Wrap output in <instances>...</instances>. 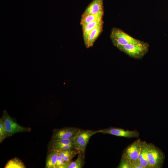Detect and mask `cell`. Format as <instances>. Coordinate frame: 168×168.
<instances>
[{
    "mask_svg": "<svg viewBox=\"0 0 168 168\" xmlns=\"http://www.w3.org/2000/svg\"><path fill=\"white\" fill-rule=\"evenodd\" d=\"M117 47L120 51L131 58L141 59L148 52L149 45L147 43L142 41L138 44L119 45Z\"/></svg>",
    "mask_w": 168,
    "mask_h": 168,
    "instance_id": "obj_1",
    "label": "cell"
},
{
    "mask_svg": "<svg viewBox=\"0 0 168 168\" xmlns=\"http://www.w3.org/2000/svg\"><path fill=\"white\" fill-rule=\"evenodd\" d=\"M147 158L150 168L162 167L165 158L163 152L152 143L147 144Z\"/></svg>",
    "mask_w": 168,
    "mask_h": 168,
    "instance_id": "obj_2",
    "label": "cell"
},
{
    "mask_svg": "<svg viewBox=\"0 0 168 168\" xmlns=\"http://www.w3.org/2000/svg\"><path fill=\"white\" fill-rule=\"evenodd\" d=\"M110 37L113 44L116 47L128 44H138L142 41L117 28L112 29Z\"/></svg>",
    "mask_w": 168,
    "mask_h": 168,
    "instance_id": "obj_3",
    "label": "cell"
},
{
    "mask_svg": "<svg viewBox=\"0 0 168 168\" xmlns=\"http://www.w3.org/2000/svg\"><path fill=\"white\" fill-rule=\"evenodd\" d=\"M4 122L6 133L8 137L16 133L30 132L31 129L29 127L22 126L18 124L14 118L12 117L6 110H4L2 118Z\"/></svg>",
    "mask_w": 168,
    "mask_h": 168,
    "instance_id": "obj_4",
    "label": "cell"
},
{
    "mask_svg": "<svg viewBox=\"0 0 168 168\" xmlns=\"http://www.w3.org/2000/svg\"><path fill=\"white\" fill-rule=\"evenodd\" d=\"M80 129L73 127H65L53 130L51 140L68 139L75 137Z\"/></svg>",
    "mask_w": 168,
    "mask_h": 168,
    "instance_id": "obj_5",
    "label": "cell"
},
{
    "mask_svg": "<svg viewBox=\"0 0 168 168\" xmlns=\"http://www.w3.org/2000/svg\"><path fill=\"white\" fill-rule=\"evenodd\" d=\"M141 141L138 139L128 146L124 150L122 155L128 159L130 161H138L141 151Z\"/></svg>",
    "mask_w": 168,
    "mask_h": 168,
    "instance_id": "obj_6",
    "label": "cell"
},
{
    "mask_svg": "<svg viewBox=\"0 0 168 168\" xmlns=\"http://www.w3.org/2000/svg\"><path fill=\"white\" fill-rule=\"evenodd\" d=\"M101 133L108 134L118 137L128 138H138L140 135L139 132L136 130L129 131L122 128L111 127L102 130Z\"/></svg>",
    "mask_w": 168,
    "mask_h": 168,
    "instance_id": "obj_7",
    "label": "cell"
},
{
    "mask_svg": "<svg viewBox=\"0 0 168 168\" xmlns=\"http://www.w3.org/2000/svg\"><path fill=\"white\" fill-rule=\"evenodd\" d=\"M103 9V0H93L87 7L82 16L104 12Z\"/></svg>",
    "mask_w": 168,
    "mask_h": 168,
    "instance_id": "obj_8",
    "label": "cell"
},
{
    "mask_svg": "<svg viewBox=\"0 0 168 168\" xmlns=\"http://www.w3.org/2000/svg\"><path fill=\"white\" fill-rule=\"evenodd\" d=\"M101 132L102 130L93 131L80 129L74 138V144L75 149L77 151L80 144L86 137L89 136H92L95 134L101 133Z\"/></svg>",
    "mask_w": 168,
    "mask_h": 168,
    "instance_id": "obj_9",
    "label": "cell"
},
{
    "mask_svg": "<svg viewBox=\"0 0 168 168\" xmlns=\"http://www.w3.org/2000/svg\"><path fill=\"white\" fill-rule=\"evenodd\" d=\"M74 137L68 139L51 140L48 144V150H60L64 146L74 143Z\"/></svg>",
    "mask_w": 168,
    "mask_h": 168,
    "instance_id": "obj_10",
    "label": "cell"
},
{
    "mask_svg": "<svg viewBox=\"0 0 168 168\" xmlns=\"http://www.w3.org/2000/svg\"><path fill=\"white\" fill-rule=\"evenodd\" d=\"M141 151L138 157V162L144 168H150L147 158V143L141 141Z\"/></svg>",
    "mask_w": 168,
    "mask_h": 168,
    "instance_id": "obj_11",
    "label": "cell"
},
{
    "mask_svg": "<svg viewBox=\"0 0 168 168\" xmlns=\"http://www.w3.org/2000/svg\"><path fill=\"white\" fill-rule=\"evenodd\" d=\"M103 23L100 24L94 28L90 33L87 43L85 45L87 48L93 46L96 39L103 30Z\"/></svg>",
    "mask_w": 168,
    "mask_h": 168,
    "instance_id": "obj_12",
    "label": "cell"
},
{
    "mask_svg": "<svg viewBox=\"0 0 168 168\" xmlns=\"http://www.w3.org/2000/svg\"><path fill=\"white\" fill-rule=\"evenodd\" d=\"M103 15L104 12H102L96 14L82 16L80 24L82 28L90 23L102 19Z\"/></svg>",
    "mask_w": 168,
    "mask_h": 168,
    "instance_id": "obj_13",
    "label": "cell"
},
{
    "mask_svg": "<svg viewBox=\"0 0 168 168\" xmlns=\"http://www.w3.org/2000/svg\"><path fill=\"white\" fill-rule=\"evenodd\" d=\"M46 160V168H56L58 152V150H48Z\"/></svg>",
    "mask_w": 168,
    "mask_h": 168,
    "instance_id": "obj_14",
    "label": "cell"
},
{
    "mask_svg": "<svg viewBox=\"0 0 168 168\" xmlns=\"http://www.w3.org/2000/svg\"><path fill=\"white\" fill-rule=\"evenodd\" d=\"M77 158L74 161H71L65 162L59 168H81L84 163V153L81 152L78 153Z\"/></svg>",
    "mask_w": 168,
    "mask_h": 168,
    "instance_id": "obj_15",
    "label": "cell"
},
{
    "mask_svg": "<svg viewBox=\"0 0 168 168\" xmlns=\"http://www.w3.org/2000/svg\"><path fill=\"white\" fill-rule=\"evenodd\" d=\"M103 23H104L102 19H101L90 23L82 28L83 40L85 45L87 43L90 32L96 27Z\"/></svg>",
    "mask_w": 168,
    "mask_h": 168,
    "instance_id": "obj_16",
    "label": "cell"
},
{
    "mask_svg": "<svg viewBox=\"0 0 168 168\" xmlns=\"http://www.w3.org/2000/svg\"><path fill=\"white\" fill-rule=\"evenodd\" d=\"M58 154L62 156L65 162L71 161L78 152L75 149H68L64 150H58Z\"/></svg>",
    "mask_w": 168,
    "mask_h": 168,
    "instance_id": "obj_17",
    "label": "cell"
},
{
    "mask_svg": "<svg viewBox=\"0 0 168 168\" xmlns=\"http://www.w3.org/2000/svg\"><path fill=\"white\" fill-rule=\"evenodd\" d=\"M5 168H26V166L21 160L15 157L7 163Z\"/></svg>",
    "mask_w": 168,
    "mask_h": 168,
    "instance_id": "obj_18",
    "label": "cell"
},
{
    "mask_svg": "<svg viewBox=\"0 0 168 168\" xmlns=\"http://www.w3.org/2000/svg\"><path fill=\"white\" fill-rule=\"evenodd\" d=\"M8 137L5 126L4 122L2 118L0 119V142H2Z\"/></svg>",
    "mask_w": 168,
    "mask_h": 168,
    "instance_id": "obj_19",
    "label": "cell"
},
{
    "mask_svg": "<svg viewBox=\"0 0 168 168\" xmlns=\"http://www.w3.org/2000/svg\"><path fill=\"white\" fill-rule=\"evenodd\" d=\"M130 161L124 156L122 155L120 162L118 168H131Z\"/></svg>",
    "mask_w": 168,
    "mask_h": 168,
    "instance_id": "obj_20",
    "label": "cell"
},
{
    "mask_svg": "<svg viewBox=\"0 0 168 168\" xmlns=\"http://www.w3.org/2000/svg\"><path fill=\"white\" fill-rule=\"evenodd\" d=\"M65 162L61 156L58 154L55 165L56 168H59Z\"/></svg>",
    "mask_w": 168,
    "mask_h": 168,
    "instance_id": "obj_21",
    "label": "cell"
},
{
    "mask_svg": "<svg viewBox=\"0 0 168 168\" xmlns=\"http://www.w3.org/2000/svg\"><path fill=\"white\" fill-rule=\"evenodd\" d=\"M131 168H144L138 161L131 163Z\"/></svg>",
    "mask_w": 168,
    "mask_h": 168,
    "instance_id": "obj_22",
    "label": "cell"
}]
</instances>
